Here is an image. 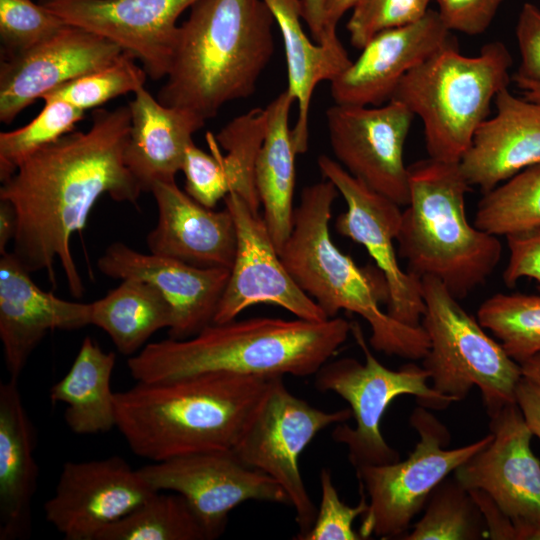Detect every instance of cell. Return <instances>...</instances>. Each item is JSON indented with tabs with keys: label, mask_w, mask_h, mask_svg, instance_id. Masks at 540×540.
Masks as SVG:
<instances>
[{
	"label": "cell",
	"mask_w": 540,
	"mask_h": 540,
	"mask_svg": "<svg viewBox=\"0 0 540 540\" xmlns=\"http://www.w3.org/2000/svg\"><path fill=\"white\" fill-rule=\"evenodd\" d=\"M129 106L96 108L87 131H72L29 156L0 187V199L16 209L18 228L12 253L31 273L46 271L56 286L60 262L72 296L84 285L71 252V237L82 230L104 194L137 204L143 192L124 162L130 130Z\"/></svg>",
	"instance_id": "1"
},
{
	"label": "cell",
	"mask_w": 540,
	"mask_h": 540,
	"mask_svg": "<svg viewBox=\"0 0 540 540\" xmlns=\"http://www.w3.org/2000/svg\"><path fill=\"white\" fill-rule=\"evenodd\" d=\"M351 325L340 317L324 321L253 317L212 323L187 339L146 344L127 366L137 382L220 372L307 377L315 375L344 344Z\"/></svg>",
	"instance_id": "2"
},
{
	"label": "cell",
	"mask_w": 540,
	"mask_h": 540,
	"mask_svg": "<svg viewBox=\"0 0 540 540\" xmlns=\"http://www.w3.org/2000/svg\"><path fill=\"white\" fill-rule=\"evenodd\" d=\"M269 380L220 372L137 382L115 392L116 427L134 454L153 462L229 450Z\"/></svg>",
	"instance_id": "3"
},
{
	"label": "cell",
	"mask_w": 540,
	"mask_h": 540,
	"mask_svg": "<svg viewBox=\"0 0 540 540\" xmlns=\"http://www.w3.org/2000/svg\"><path fill=\"white\" fill-rule=\"evenodd\" d=\"M179 26L157 99L205 121L253 95L274 53V17L263 0H197Z\"/></svg>",
	"instance_id": "4"
},
{
	"label": "cell",
	"mask_w": 540,
	"mask_h": 540,
	"mask_svg": "<svg viewBox=\"0 0 540 540\" xmlns=\"http://www.w3.org/2000/svg\"><path fill=\"white\" fill-rule=\"evenodd\" d=\"M339 192L329 180L306 186L294 209L292 231L279 255L298 286L333 318L340 310L361 316L370 326V345L409 360L423 359L429 338L422 326L391 318L389 290L382 272L359 267L330 237L332 205Z\"/></svg>",
	"instance_id": "5"
},
{
	"label": "cell",
	"mask_w": 540,
	"mask_h": 540,
	"mask_svg": "<svg viewBox=\"0 0 540 540\" xmlns=\"http://www.w3.org/2000/svg\"><path fill=\"white\" fill-rule=\"evenodd\" d=\"M409 202L396 242L410 273L439 280L457 299L469 295L498 266V236L470 224L466 194L472 189L459 163L432 158L408 166Z\"/></svg>",
	"instance_id": "6"
},
{
	"label": "cell",
	"mask_w": 540,
	"mask_h": 540,
	"mask_svg": "<svg viewBox=\"0 0 540 540\" xmlns=\"http://www.w3.org/2000/svg\"><path fill=\"white\" fill-rule=\"evenodd\" d=\"M512 62L502 42L465 56L452 39L400 80L392 99L421 119L429 158L460 162L497 93L508 87Z\"/></svg>",
	"instance_id": "7"
},
{
	"label": "cell",
	"mask_w": 540,
	"mask_h": 540,
	"mask_svg": "<svg viewBox=\"0 0 540 540\" xmlns=\"http://www.w3.org/2000/svg\"><path fill=\"white\" fill-rule=\"evenodd\" d=\"M421 286L425 303L421 326L430 343L422 366L433 389L456 402L476 386L489 417L515 402V389L523 376L520 364L439 280L422 277Z\"/></svg>",
	"instance_id": "8"
},
{
	"label": "cell",
	"mask_w": 540,
	"mask_h": 540,
	"mask_svg": "<svg viewBox=\"0 0 540 540\" xmlns=\"http://www.w3.org/2000/svg\"><path fill=\"white\" fill-rule=\"evenodd\" d=\"M351 334L365 362L350 357L337 359L326 362L314 375L315 387L347 401L355 419V427L338 424L332 438L346 446L354 468L396 462L400 454L386 442L380 429L391 402L398 396L412 395L420 406L443 410L455 400L428 385L429 375L423 366L411 362L391 370L381 364L369 350L358 324L352 323Z\"/></svg>",
	"instance_id": "9"
},
{
	"label": "cell",
	"mask_w": 540,
	"mask_h": 540,
	"mask_svg": "<svg viewBox=\"0 0 540 540\" xmlns=\"http://www.w3.org/2000/svg\"><path fill=\"white\" fill-rule=\"evenodd\" d=\"M409 422L419 441L407 459L355 468L359 487L368 497L359 532L362 539L372 535L401 539L433 489L492 438L489 433L468 445L448 449V428L427 408L416 407Z\"/></svg>",
	"instance_id": "10"
},
{
	"label": "cell",
	"mask_w": 540,
	"mask_h": 540,
	"mask_svg": "<svg viewBox=\"0 0 540 540\" xmlns=\"http://www.w3.org/2000/svg\"><path fill=\"white\" fill-rule=\"evenodd\" d=\"M351 416L350 408L318 409L293 395L283 377H272L231 449L243 464L265 473L285 491L299 526L295 539L310 530L317 514L301 476L299 457L321 430L345 423Z\"/></svg>",
	"instance_id": "11"
},
{
	"label": "cell",
	"mask_w": 540,
	"mask_h": 540,
	"mask_svg": "<svg viewBox=\"0 0 540 540\" xmlns=\"http://www.w3.org/2000/svg\"><path fill=\"white\" fill-rule=\"evenodd\" d=\"M138 470L153 490L176 492L186 499L207 540L220 537L230 512L246 501L290 505L277 482L243 464L231 449L188 454Z\"/></svg>",
	"instance_id": "12"
},
{
	"label": "cell",
	"mask_w": 540,
	"mask_h": 540,
	"mask_svg": "<svg viewBox=\"0 0 540 540\" xmlns=\"http://www.w3.org/2000/svg\"><path fill=\"white\" fill-rule=\"evenodd\" d=\"M413 117L394 99L376 107L335 104L326 111L337 162L400 206L409 202V171L403 151Z\"/></svg>",
	"instance_id": "13"
},
{
	"label": "cell",
	"mask_w": 540,
	"mask_h": 540,
	"mask_svg": "<svg viewBox=\"0 0 540 540\" xmlns=\"http://www.w3.org/2000/svg\"><path fill=\"white\" fill-rule=\"evenodd\" d=\"M317 164L347 205V210L336 219L337 232L361 244L385 277L389 290L386 313L403 324L421 326L425 311L421 279L400 267L394 247L401 206L368 187L330 157L319 156Z\"/></svg>",
	"instance_id": "14"
},
{
	"label": "cell",
	"mask_w": 540,
	"mask_h": 540,
	"mask_svg": "<svg viewBox=\"0 0 540 540\" xmlns=\"http://www.w3.org/2000/svg\"><path fill=\"white\" fill-rule=\"evenodd\" d=\"M223 200L235 223L237 247L213 323L234 320L257 304L280 306L303 320L329 319L288 272L263 217L234 192H229Z\"/></svg>",
	"instance_id": "15"
},
{
	"label": "cell",
	"mask_w": 540,
	"mask_h": 540,
	"mask_svg": "<svg viewBox=\"0 0 540 540\" xmlns=\"http://www.w3.org/2000/svg\"><path fill=\"white\" fill-rule=\"evenodd\" d=\"M155 492L139 470L119 456L68 461L54 495L44 504L45 518L66 540H96L102 529Z\"/></svg>",
	"instance_id": "16"
},
{
	"label": "cell",
	"mask_w": 540,
	"mask_h": 540,
	"mask_svg": "<svg viewBox=\"0 0 540 540\" xmlns=\"http://www.w3.org/2000/svg\"><path fill=\"white\" fill-rule=\"evenodd\" d=\"M489 443L453 473L468 490H481L510 517L514 527L540 523V461L533 434L515 402L490 416Z\"/></svg>",
	"instance_id": "17"
},
{
	"label": "cell",
	"mask_w": 540,
	"mask_h": 540,
	"mask_svg": "<svg viewBox=\"0 0 540 540\" xmlns=\"http://www.w3.org/2000/svg\"><path fill=\"white\" fill-rule=\"evenodd\" d=\"M197 0H40L67 23L116 43L149 78L166 77L179 16Z\"/></svg>",
	"instance_id": "18"
},
{
	"label": "cell",
	"mask_w": 540,
	"mask_h": 540,
	"mask_svg": "<svg viewBox=\"0 0 540 540\" xmlns=\"http://www.w3.org/2000/svg\"><path fill=\"white\" fill-rule=\"evenodd\" d=\"M123 50L111 40L67 24L57 34L0 64V121L11 123L58 86L114 62Z\"/></svg>",
	"instance_id": "19"
},
{
	"label": "cell",
	"mask_w": 540,
	"mask_h": 540,
	"mask_svg": "<svg viewBox=\"0 0 540 540\" xmlns=\"http://www.w3.org/2000/svg\"><path fill=\"white\" fill-rule=\"evenodd\" d=\"M113 279L135 278L155 286L172 309L169 338L183 340L214 322L230 269L204 268L157 254L136 251L122 242L110 244L97 260Z\"/></svg>",
	"instance_id": "20"
},
{
	"label": "cell",
	"mask_w": 540,
	"mask_h": 540,
	"mask_svg": "<svg viewBox=\"0 0 540 540\" xmlns=\"http://www.w3.org/2000/svg\"><path fill=\"white\" fill-rule=\"evenodd\" d=\"M437 11L419 21L379 32L360 56L330 82L335 104L381 106L389 102L400 80L452 40Z\"/></svg>",
	"instance_id": "21"
},
{
	"label": "cell",
	"mask_w": 540,
	"mask_h": 540,
	"mask_svg": "<svg viewBox=\"0 0 540 540\" xmlns=\"http://www.w3.org/2000/svg\"><path fill=\"white\" fill-rule=\"evenodd\" d=\"M91 325V303L61 299L36 285L12 252L0 258V339L10 379L17 380L49 331Z\"/></svg>",
	"instance_id": "22"
},
{
	"label": "cell",
	"mask_w": 540,
	"mask_h": 540,
	"mask_svg": "<svg viewBox=\"0 0 540 540\" xmlns=\"http://www.w3.org/2000/svg\"><path fill=\"white\" fill-rule=\"evenodd\" d=\"M150 192L158 219L146 238L149 252L198 267L231 269L237 234L226 208L213 211L201 205L175 181L156 182Z\"/></svg>",
	"instance_id": "23"
},
{
	"label": "cell",
	"mask_w": 540,
	"mask_h": 540,
	"mask_svg": "<svg viewBox=\"0 0 540 540\" xmlns=\"http://www.w3.org/2000/svg\"><path fill=\"white\" fill-rule=\"evenodd\" d=\"M494 103L496 114L478 127L459 162L469 185L483 193L540 162V102L507 87Z\"/></svg>",
	"instance_id": "24"
},
{
	"label": "cell",
	"mask_w": 540,
	"mask_h": 540,
	"mask_svg": "<svg viewBox=\"0 0 540 540\" xmlns=\"http://www.w3.org/2000/svg\"><path fill=\"white\" fill-rule=\"evenodd\" d=\"M128 106L131 120L124 162L142 191L150 192L156 182L175 181L193 134L206 121L186 109L165 106L145 86Z\"/></svg>",
	"instance_id": "25"
},
{
	"label": "cell",
	"mask_w": 540,
	"mask_h": 540,
	"mask_svg": "<svg viewBox=\"0 0 540 540\" xmlns=\"http://www.w3.org/2000/svg\"><path fill=\"white\" fill-rule=\"evenodd\" d=\"M36 431L17 380L0 385V540L29 537L37 490Z\"/></svg>",
	"instance_id": "26"
},
{
	"label": "cell",
	"mask_w": 540,
	"mask_h": 540,
	"mask_svg": "<svg viewBox=\"0 0 540 540\" xmlns=\"http://www.w3.org/2000/svg\"><path fill=\"white\" fill-rule=\"evenodd\" d=\"M277 22L285 48L288 73L287 91L298 103V118L292 129L297 154L308 149L309 110L315 87L322 81L331 82L351 60L341 42L312 43L302 25L300 0H263Z\"/></svg>",
	"instance_id": "27"
},
{
	"label": "cell",
	"mask_w": 540,
	"mask_h": 540,
	"mask_svg": "<svg viewBox=\"0 0 540 540\" xmlns=\"http://www.w3.org/2000/svg\"><path fill=\"white\" fill-rule=\"evenodd\" d=\"M294 99L287 90L267 107L263 144L255 163V186L263 207V219L280 253L292 231L295 188V150L289 111Z\"/></svg>",
	"instance_id": "28"
},
{
	"label": "cell",
	"mask_w": 540,
	"mask_h": 540,
	"mask_svg": "<svg viewBox=\"0 0 540 540\" xmlns=\"http://www.w3.org/2000/svg\"><path fill=\"white\" fill-rule=\"evenodd\" d=\"M114 352H104L85 337L66 375L50 389L52 402L66 405L64 419L78 435L105 433L116 427L115 392L111 376Z\"/></svg>",
	"instance_id": "29"
},
{
	"label": "cell",
	"mask_w": 540,
	"mask_h": 540,
	"mask_svg": "<svg viewBox=\"0 0 540 540\" xmlns=\"http://www.w3.org/2000/svg\"><path fill=\"white\" fill-rule=\"evenodd\" d=\"M172 309L152 284L123 279L118 287L91 302V325L109 335L124 355L136 354L158 330L172 325Z\"/></svg>",
	"instance_id": "30"
},
{
	"label": "cell",
	"mask_w": 540,
	"mask_h": 540,
	"mask_svg": "<svg viewBox=\"0 0 540 540\" xmlns=\"http://www.w3.org/2000/svg\"><path fill=\"white\" fill-rule=\"evenodd\" d=\"M96 540H207L186 499L155 492L132 512L106 526Z\"/></svg>",
	"instance_id": "31"
},
{
	"label": "cell",
	"mask_w": 540,
	"mask_h": 540,
	"mask_svg": "<svg viewBox=\"0 0 540 540\" xmlns=\"http://www.w3.org/2000/svg\"><path fill=\"white\" fill-rule=\"evenodd\" d=\"M487 538L482 512L471 492L454 476L431 492L423 516L404 540H481Z\"/></svg>",
	"instance_id": "32"
},
{
	"label": "cell",
	"mask_w": 540,
	"mask_h": 540,
	"mask_svg": "<svg viewBox=\"0 0 540 540\" xmlns=\"http://www.w3.org/2000/svg\"><path fill=\"white\" fill-rule=\"evenodd\" d=\"M473 224L498 237L540 227V162L484 193Z\"/></svg>",
	"instance_id": "33"
},
{
	"label": "cell",
	"mask_w": 540,
	"mask_h": 540,
	"mask_svg": "<svg viewBox=\"0 0 540 540\" xmlns=\"http://www.w3.org/2000/svg\"><path fill=\"white\" fill-rule=\"evenodd\" d=\"M477 320L519 364L540 353V295L496 293L479 306Z\"/></svg>",
	"instance_id": "34"
},
{
	"label": "cell",
	"mask_w": 540,
	"mask_h": 540,
	"mask_svg": "<svg viewBox=\"0 0 540 540\" xmlns=\"http://www.w3.org/2000/svg\"><path fill=\"white\" fill-rule=\"evenodd\" d=\"M267 109L254 108L235 117L216 135L227 152L220 159L227 173L230 192L238 194L256 213L260 200L255 186V163L267 128Z\"/></svg>",
	"instance_id": "35"
},
{
	"label": "cell",
	"mask_w": 540,
	"mask_h": 540,
	"mask_svg": "<svg viewBox=\"0 0 540 540\" xmlns=\"http://www.w3.org/2000/svg\"><path fill=\"white\" fill-rule=\"evenodd\" d=\"M40 113L25 126L0 133V180L11 177L29 156L74 131L85 111L59 99L44 100Z\"/></svg>",
	"instance_id": "36"
},
{
	"label": "cell",
	"mask_w": 540,
	"mask_h": 540,
	"mask_svg": "<svg viewBox=\"0 0 540 540\" xmlns=\"http://www.w3.org/2000/svg\"><path fill=\"white\" fill-rule=\"evenodd\" d=\"M148 75L129 53L122 54L111 64L66 82L45 94L41 99H59L83 111L105 102L135 93L143 87Z\"/></svg>",
	"instance_id": "37"
},
{
	"label": "cell",
	"mask_w": 540,
	"mask_h": 540,
	"mask_svg": "<svg viewBox=\"0 0 540 540\" xmlns=\"http://www.w3.org/2000/svg\"><path fill=\"white\" fill-rule=\"evenodd\" d=\"M67 24L55 12L32 0H0L2 58L34 47Z\"/></svg>",
	"instance_id": "38"
},
{
	"label": "cell",
	"mask_w": 540,
	"mask_h": 540,
	"mask_svg": "<svg viewBox=\"0 0 540 540\" xmlns=\"http://www.w3.org/2000/svg\"><path fill=\"white\" fill-rule=\"evenodd\" d=\"M430 0H357L346 28L353 47L362 49L381 31L422 19Z\"/></svg>",
	"instance_id": "39"
},
{
	"label": "cell",
	"mask_w": 540,
	"mask_h": 540,
	"mask_svg": "<svg viewBox=\"0 0 540 540\" xmlns=\"http://www.w3.org/2000/svg\"><path fill=\"white\" fill-rule=\"evenodd\" d=\"M321 501L315 521L300 540H360L353 522L368 509L366 493L360 488V500L356 506L345 504L339 497L331 473L323 468L320 473Z\"/></svg>",
	"instance_id": "40"
},
{
	"label": "cell",
	"mask_w": 540,
	"mask_h": 540,
	"mask_svg": "<svg viewBox=\"0 0 540 540\" xmlns=\"http://www.w3.org/2000/svg\"><path fill=\"white\" fill-rule=\"evenodd\" d=\"M207 140L212 154L192 142L186 150L181 171L185 176V192L212 209L230 192V184L215 139L208 134Z\"/></svg>",
	"instance_id": "41"
},
{
	"label": "cell",
	"mask_w": 540,
	"mask_h": 540,
	"mask_svg": "<svg viewBox=\"0 0 540 540\" xmlns=\"http://www.w3.org/2000/svg\"><path fill=\"white\" fill-rule=\"evenodd\" d=\"M438 15L449 31L469 36L485 32L503 0H436Z\"/></svg>",
	"instance_id": "42"
},
{
	"label": "cell",
	"mask_w": 540,
	"mask_h": 540,
	"mask_svg": "<svg viewBox=\"0 0 540 540\" xmlns=\"http://www.w3.org/2000/svg\"><path fill=\"white\" fill-rule=\"evenodd\" d=\"M509 257L502 274L507 287L522 278L537 282L540 290V227L506 236Z\"/></svg>",
	"instance_id": "43"
},
{
	"label": "cell",
	"mask_w": 540,
	"mask_h": 540,
	"mask_svg": "<svg viewBox=\"0 0 540 540\" xmlns=\"http://www.w3.org/2000/svg\"><path fill=\"white\" fill-rule=\"evenodd\" d=\"M516 38L521 64L514 77L540 84V9L532 3L521 8Z\"/></svg>",
	"instance_id": "44"
},
{
	"label": "cell",
	"mask_w": 540,
	"mask_h": 540,
	"mask_svg": "<svg viewBox=\"0 0 540 540\" xmlns=\"http://www.w3.org/2000/svg\"><path fill=\"white\" fill-rule=\"evenodd\" d=\"M478 504L485 520L487 538L492 540H515V527L492 498L481 490H469Z\"/></svg>",
	"instance_id": "45"
},
{
	"label": "cell",
	"mask_w": 540,
	"mask_h": 540,
	"mask_svg": "<svg viewBox=\"0 0 540 540\" xmlns=\"http://www.w3.org/2000/svg\"><path fill=\"white\" fill-rule=\"evenodd\" d=\"M515 403L531 433L540 440V383L522 376L515 389Z\"/></svg>",
	"instance_id": "46"
},
{
	"label": "cell",
	"mask_w": 540,
	"mask_h": 540,
	"mask_svg": "<svg viewBox=\"0 0 540 540\" xmlns=\"http://www.w3.org/2000/svg\"><path fill=\"white\" fill-rule=\"evenodd\" d=\"M357 0H324L323 2V32L321 44H336L339 41L336 27L342 16L353 8Z\"/></svg>",
	"instance_id": "47"
},
{
	"label": "cell",
	"mask_w": 540,
	"mask_h": 540,
	"mask_svg": "<svg viewBox=\"0 0 540 540\" xmlns=\"http://www.w3.org/2000/svg\"><path fill=\"white\" fill-rule=\"evenodd\" d=\"M17 228L16 209L9 201L0 199V254L7 251V244L14 240Z\"/></svg>",
	"instance_id": "48"
},
{
	"label": "cell",
	"mask_w": 540,
	"mask_h": 540,
	"mask_svg": "<svg viewBox=\"0 0 540 540\" xmlns=\"http://www.w3.org/2000/svg\"><path fill=\"white\" fill-rule=\"evenodd\" d=\"M302 18L308 24L316 43H321L323 32V2L324 0H300Z\"/></svg>",
	"instance_id": "49"
},
{
	"label": "cell",
	"mask_w": 540,
	"mask_h": 540,
	"mask_svg": "<svg viewBox=\"0 0 540 540\" xmlns=\"http://www.w3.org/2000/svg\"><path fill=\"white\" fill-rule=\"evenodd\" d=\"M522 375L540 383V353L520 364Z\"/></svg>",
	"instance_id": "50"
},
{
	"label": "cell",
	"mask_w": 540,
	"mask_h": 540,
	"mask_svg": "<svg viewBox=\"0 0 540 540\" xmlns=\"http://www.w3.org/2000/svg\"><path fill=\"white\" fill-rule=\"evenodd\" d=\"M515 84L523 91V96L531 101L540 102V84L513 76Z\"/></svg>",
	"instance_id": "51"
},
{
	"label": "cell",
	"mask_w": 540,
	"mask_h": 540,
	"mask_svg": "<svg viewBox=\"0 0 540 540\" xmlns=\"http://www.w3.org/2000/svg\"><path fill=\"white\" fill-rule=\"evenodd\" d=\"M515 540H540V523L516 526Z\"/></svg>",
	"instance_id": "52"
}]
</instances>
